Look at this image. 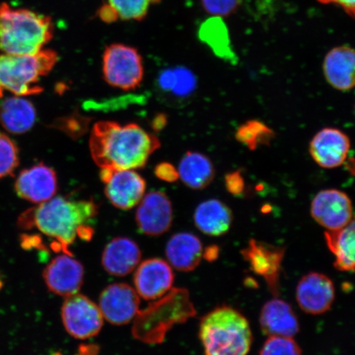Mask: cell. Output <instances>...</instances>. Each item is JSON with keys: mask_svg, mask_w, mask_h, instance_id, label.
Returning a JSON list of instances; mask_svg holds the SVG:
<instances>
[{"mask_svg": "<svg viewBox=\"0 0 355 355\" xmlns=\"http://www.w3.org/2000/svg\"><path fill=\"white\" fill-rule=\"evenodd\" d=\"M98 211V206L92 199L58 196L22 213L17 224L24 230L37 228L54 239L53 250L73 255L69 247L78 238L91 241L94 234L91 224Z\"/></svg>", "mask_w": 355, "mask_h": 355, "instance_id": "obj_1", "label": "cell"}, {"mask_svg": "<svg viewBox=\"0 0 355 355\" xmlns=\"http://www.w3.org/2000/svg\"><path fill=\"white\" fill-rule=\"evenodd\" d=\"M90 150L101 168L135 170L146 166L159 148L158 137L136 123L100 121L92 128Z\"/></svg>", "mask_w": 355, "mask_h": 355, "instance_id": "obj_2", "label": "cell"}, {"mask_svg": "<svg viewBox=\"0 0 355 355\" xmlns=\"http://www.w3.org/2000/svg\"><path fill=\"white\" fill-rule=\"evenodd\" d=\"M50 17L26 8L0 4V51L3 54L34 55L54 37Z\"/></svg>", "mask_w": 355, "mask_h": 355, "instance_id": "obj_3", "label": "cell"}, {"mask_svg": "<svg viewBox=\"0 0 355 355\" xmlns=\"http://www.w3.org/2000/svg\"><path fill=\"white\" fill-rule=\"evenodd\" d=\"M199 338L205 355H247L252 334L247 318L230 306H220L202 318Z\"/></svg>", "mask_w": 355, "mask_h": 355, "instance_id": "obj_4", "label": "cell"}, {"mask_svg": "<svg viewBox=\"0 0 355 355\" xmlns=\"http://www.w3.org/2000/svg\"><path fill=\"white\" fill-rule=\"evenodd\" d=\"M196 315L185 288H173L165 297L139 310L133 320L132 336L146 344L162 343L167 332L177 324L184 323Z\"/></svg>", "mask_w": 355, "mask_h": 355, "instance_id": "obj_5", "label": "cell"}, {"mask_svg": "<svg viewBox=\"0 0 355 355\" xmlns=\"http://www.w3.org/2000/svg\"><path fill=\"white\" fill-rule=\"evenodd\" d=\"M59 60L55 51L46 50L34 55H0V87L17 96L43 92L40 80L50 73Z\"/></svg>", "mask_w": 355, "mask_h": 355, "instance_id": "obj_6", "label": "cell"}, {"mask_svg": "<svg viewBox=\"0 0 355 355\" xmlns=\"http://www.w3.org/2000/svg\"><path fill=\"white\" fill-rule=\"evenodd\" d=\"M102 72L109 85L130 91L143 81V58L137 49L123 44H112L105 48L102 59Z\"/></svg>", "mask_w": 355, "mask_h": 355, "instance_id": "obj_7", "label": "cell"}, {"mask_svg": "<svg viewBox=\"0 0 355 355\" xmlns=\"http://www.w3.org/2000/svg\"><path fill=\"white\" fill-rule=\"evenodd\" d=\"M61 318L67 332L79 340L92 338L99 334L103 326L99 306L78 293L66 297L61 309Z\"/></svg>", "mask_w": 355, "mask_h": 355, "instance_id": "obj_8", "label": "cell"}, {"mask_svg": "<svg viewBox=\"0 0 355 355\" xmlns=\"http://www.w3.org/2000/svg\"><path fill=\"white\" fill-rule=\"evenodd\" d=\"M100 178L106 198L119 209H132L144 196L146 181L133 170L101 168Z\"/></svg>", "mask_w": 355, "mask_h": 355, "instance_id": "obj_9", "label": "cell"}, {"mask_svg": "<svg viewBox=\"0 0 355 355\" xmlns=\"http://www.w3.org/2000/svg\"><path fill=\"white\" fill-rule=\"evenodd\" d=\"M311 216L327 230L345 227L353 220L352 202L347 194L338 189H325L313 199Z\"/></svg>", "mask_w": 355, "mask_h": 355, "instance_id": "obj_10", "label": "cell"}, {"mask_svg": "<svg viewBox=\"0 0 355 355\" xmlns=\"http://www.w3.org/2000/svg\"><path fill=\"white\" fill-rule=\"evenodd\" d=\"M285 248L251 239L241 251L243 259L250 270L265 279L269 291L274 295L279 293V277L285 256Z\"/></svg>", "mask_w": 355, "mask_h": 355, "instance_id": "obj_11", "label": "cell"}, {"mask_svg": "<svg viewBox=\"0 0 355 355\" xmlns=\"http://www.w3.org/2000/svg\"><path fill=\"white\" fill-rule=\"evenodd\" d=\"M139 204L135 220L140 232L148 236H159L171 229L173 207L166 193L152 191Z\"/></svg>", "mask_w": 355, "mask_h": 355, "instance_id": "obj_12", "label": "cell"}, {"mask_svg": "<svg viewBox=\"0 0 355 355\" xmlns=\"http://www.w3.org/2000/svg\"><path fill=\"white\" fill-rule=\"evenodd\" d=\"M140 299L137 291L130 285L115 283L101 292L99 308L102 316L114 325L130 323L139 313Z\"/></svg>", "mask_w": 355, "mask_h": 355, "instance_id": "obj_13", "label": "cell"}, {"mask_svg": "<svg viewBox=\"0 0 355 355\" xmlns=\"http://www.w3.org/2000/svg\"><path fill=\"white\" fill-rule=\"evenodd\" d=\"M84 275L83 265L72 255L64 254L55 257L46 266L43 279L49 291L66 298L81 290Z\"/></svg>", "mask_w": 355, "mask_h": 355, "instance_id": "obj_14", "label": "cell"}, {"mask_svg": "<svg viewBox=\"0 0 355 355\" xmlns=\"http://www.w3.org/2000/svg\"><path fill=\"white\" fill-rule=\"evenodd\" d=\"M17 196L32 203L41 204L55 196L58 190L56 173L43 163L21 171L15 185Z\"/></svg>", "mask_w": 355, "mask_h": 355, "instance_id": "obj_15", "label": "cell"}, {"mask_svg": "<svg viewBox=\"0 0 355 355\" xmlns=\"http://www.w3.org/2000/svg\"><path fill=\"white\" fill-rule=\"evenodd\" d=\"M350 139L346 133L335 128H325L311 140L309 153L313 161L324 168L343 166L349 153Z\"/></svg>", "mask_w": 355, "mask_h": 355, "instance_id": "obj_16", "label": "cell"}, {"mask_svg": "<svg viewBox=\"0 0 355 355\" xmlns=\"http://www.w3.org/2000/svg\"><path fill=\"white\" fill-rule=\"evenodd\" d=\"M133 281L137 295L144 300H154L162 298L171 290L175 276L167 261L150 259L139 265Z\"/></svg>", "mask_w": 355, "mask_h": 355, "instance_id": "obj_17", "label": "cell"}, {"mask_svg": "<svg viewBox=\"0 0 355 355\" xmlns=\"http://www.w3.org/2000/svg\"><path fill=\"white\" fill-rule=\"evenodd\" d=\"M296 299L302 310L312 315L325 313L335 300V286L325 275L310 272L301 278Z\"/></svg>", "mask_w": 355, "mask_h": 355, "instance_id": "obj_18", "label": "cell"}, {"mask_svg": "<svg viewBox=\"0 0 355 355\" xmlns=\"http://www.w3.org/2000/svg\"><path fill=\"white\" fill-rule=\"evenodd\" d=\"M141 252L137 243L127 237L114 238L105 246L101 263L111 276L123 277L139 265Z\"/></svg>", "mask_w": 355, "mask_h": 355, "instance_id": "obj_19", "label": "cell"}, {"mask_svg": "<svg viewBox=\"0 0 355 355\" xmlns=\"http://www.w3.org/2000/svg\"><path fill=\"white\" fill-rule=\"evenodd\" d=\"M327 82L340 92H349L354 87L355 53L352 47L341 46L327 53L323 62Z\"/></svg>", "mask_w": 355, "mask_h": 355, "instance_id": "obj_20", "label": "cell"}, {"mask_svg": "<svg viewBox=\"0 0 355 355\" xmlns=\"http://www.w3.org/2000/svg\"><path fill=\"white\" fill-rule=\"evenodd\" d=\"M261 329L268 336H295L300 331L298 318L286 301L274 299L266 303L260 314Z\"/></svg>", "mask_w": 355, "mask_h": 355, "instance_id": "obj_21", "label": "cell"}, {"mask_svg": "<svg viewBox=\"0 0 355 355\" xmlns=\"http://www.w3.org/2000/svg\"><path fill=\"white\" fill-rule=\"evenodd\" d=\"M166 254L173 268L180 272H192L201 263L202 244L193 234L178 233L168 239Z\"/></svg>", "mask_w": 355, "mask_h": 355, "instance_id": "obj_22", "label": "cell"}, {"mask_svg": "<svg viewBox=\"0 0 355 355\" xmlns=\"http://www.w3.org/2000/svg\"><path fill=\"white\" fill-rule=\"evenodd\" d=\"M37 121L35 106L24 96L0 98V125L13 135H21L32 130Z\"/></svg>", "mask_w": 355, "mask_h": 355, "instance_id": "obj_23", "label": "cell"}, {"mask_svg": "<svg viewBox=\"0 0 355 355\" xmlns=\"http://www.w3.org/2000/svg\"><path fill=\"white\" fill-rule=\"evenodd\" d=\"M196 227L209 236H220L229 232L233 222L230 208L218 199H208L199 204L194 211Z\"/></svg>", "mask_w": 355, "mask_h": 355, "instance_id": "obj_24", "label": "cell"}, {"mask_svg": "<svg viewBox=\"0 0 355 355\" xmlns=\"http://www.w3.org/2000/svg\"><path fill=\"white\" fill-rule=\"evenodd\" d=\"M157 88L165 98L180 103L190 98L197 88V78L185 67L164 69L157 79Z\"/></svg>", "mask_w": 355, "mask_h": 355, "instance_id": "obj_25", "label": "cell"}, {"mask_svg": "<svg viewBox=\"0 0 355 355\" xmlns=\"http://www.w3.org/2000/svg\"><path fill=\"white\" fill-rule=\"evenodd\" d=\"M198 37L220 60L233 65L237 64L238 57L230 41L227 26L222 17H211L204 21L200 26Z\"/></svg>", "mask_w": 355, "mask_h": 355, "instance_id": "obj_26", "label": "cell"}, {"mask_svg": "<svg viewBox=\"0 0 355 355\" xmlns=\"http://www.w3.org/2000/svg\"><path fill=\"white\" fill-rule=\"evenodd\" d=\"M179 179L191 189L202 190L215 178V168L209 157L200 153L188 152L180 162Z\"/></svg>", "mask_w": 355, "mask_h": 355, "instance_id": "obj_27", "label": "cell"}, {"mask_svg": "<svg viewBox=\"0 0 355 355\" xmlns=\"http://www.w3.org/2000/svg\"><path fill=\"white\" fill-rule=\"evenodd\" d=\"M354 232L353 220L343 228L325 232L327 247L335 256V268L341 272L354 270Z\"/></svg>", "mask_w": 355, "mask_h": 355, "instance_id": "obj_28", "label": "cell"}, {"mask_svg": "<svg viewBox=\"0 0 355 355\" xmlns=\"http://www.w3.org/2000/svg\"><path fill=\"white\" fill-rule=\"evenodd\" d=\"M275 137L276 133L272 128L255 119L243 123L235 132V139L239 143L251 150H255L260 146L269 145Z\"/></svg>", "mask_w": 355, "mask_h": 355, "instance_id": "obj_29", "label": "cell"}, {"mask_svg": "<svg viewBox=\"0 0 355 355\" xmlns=\"http://www.w3.org/2000/svg\"><path fill=\"white\" fill-rule=\"evenodd\" d=\"M162 0H107V6L116 15L117 19L141 21L154 6Z\"/></svg>", "mask_w": 355, "mask_h": 355, "instance_id": "obj_30", "label": "cell"}, {"mask_svg": "<svg viewBox=\"0 0 355 355\" xmlns=\"http://www.w3.org/2000/svg\"><path fill=\"white\" fill-rule=\"evenodd\" d=\"M19 165V148L6 133L0 132V179L11 176Z\"/></svg>", "mask_w": 355, "mask_h": 355, "instance_id": "obj_31", "label": "cell"}, {"mask_svg": "<svg viewBox=\"0 0 355 355\" xmlns=\"http://www.w3.org/2000/svg\"><path fill=\"white\" fill-rule=\"evenodd\" d=\"M260 355H302V352L293 337L269 336Z\"/></svg>", "mask_w": 355, "mask_h": 355, "instance_id": "obj_32", "label": "cell"}, {"mask_svg": "<svg viewBox=\"0 0 355 355\" xmlns=\"http://www.w3.org/2000/svg\"><path fill=\"white\" fill-rule=\"evenodd\" d=\"M204 10L212 17H227L236 12L242 0H201Z\"/></svg>", "mask_w": 355, "mask_h": 355, "instance_id": "obj_33", "label": "cell"}, {"mask_svg": "<svg viewBox=\"0 0 355 355\" xmlns=\"http://www.w3.org/2000/svg\"><path fill=\"white\" fill-rule=\"evenodd\" d=\"M225 188L234 196H239L243 193L244 179L241 171L229 173L225 177Z\"/></svg>", "mask_w": 355, "mask_h": 355, "instance_id": "obj_34", "label": "cell"}, {"mask_svg": "<svg viewBox=\"0 0 355 355\" xmlns=\"http://www.w3.org/2000/svg\"><path fill=\"white\" fill-rule=\"evenodd\" d=\"M155 175L158 179L168 182V183H174L179 180V173L177 168L171 163L163 162L159 164L155 168Z\"/></svg>", "mask_w": 355, "mask_h": 355, "instance_id": "obj_35", "label": "cell"}, {"mask_svg": "<svg viewBox=\"0 0 355 355\" xmlns=\"http://www.w3.org/2000/svg\"><path fill=\"white\" fill-rule=\"evenodd\" d=\"M21 245L25 250H33V248H37V250H46L44 246L41 236L38 234H22L21 236Z\"/></svg>", "mask_w": 355, "mask_h": 355, "instance_id": "obj_36", "label": "cell"}, {"mask_svg": "<svg viewBox=\"0 0 355 355\" xmlns=\"http://www.w3.org/2000/svg\"><path fill=\"white\" fill-rule=\"evenodd\" d=\"M318 2L322 4H337L352 19L354 17L355 13V0H317Z\"/></svg>", "mask_w": 355, "mask_h": 355, "instance_id": "obj_37", "label": "cell"}, {"mask_svg": "<svg viewBox=\"0 0 355 355\" xmlns=\"http://www.w3.org/2000/svg\"><path fill=\"white\" fill-rule=\"evenodd\" d=\"M219 248L216 246H210L206 248L203 252L202 257L207 261H212L217 259L219 256Z\"/></svg>", "mask_w": 355, "mask_h": 355, "instance_id": "obj_38", "label": "cell"}, {"mask_svg": "<svg viewBox=\"0 0 355 355\" xmlns=\"http://www.w3.org/2000/svg\"><path fill=\"white\" fill-rule=\"evenodd\" d=\"M167 119L166 115H159L157 118L154 119L153 127L155 130H161L166 124Z\"/></svg>", "mask_w": 355, "mask_h": 355, "instance_id": "obj_39", "label": "cell"}, {"mask_svg": "<svg viewBox=\"0 0 355 355\" xmlns=\"http://www.w3.org/2000/svg\"><path fill=\"white\" fill-rule=\"evenodd\" d=\"M3 89L1 88V87H0V98H2V97H3Z\"/></svg>", "mask_w": 355, "mask_h": 355, "instance_id": "obj_40", "label": "cell"}, {"mask_svg": "<svg viewBox=\"0 0 355 355\" xmlns=\"http://www.w3.org/2000/svg\"><path fill=\"white\" fill-rule=\"evenodd\" d=\"M2 286H3V282H2L1 278H0V288H1Z\"/></svg>", "mask_w": 355, "mask_h": 355, "instance_id": "obj_41", "label": "cell"}]
</instances>
